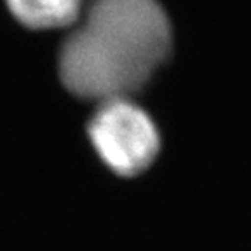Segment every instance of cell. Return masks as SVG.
Wrapping results in <instances>:
<instances>
[{"mask_svg": "<svg viewBox=\"0 0 251 251\" xmlns=\"http://www.w3.org/2000/svg\"><path fill=\"white\" fill-rule=\"evenodd\" d=\"M169 49L171 26L157 0H91L59 51V75L78 98L122 100L145 86Z\"/></svg>", "mask_w": 251, "mask_h": 251, "instance_id": "cell-1", "label": "cell"}, {"mask_svg": "<svg viewBox=\"0 0 251 251\" xmlns=\"http://www.w3.org/2000/svg\"><path fill=\"white\" fill-rule=\"evenodd\" d=\"M20 23L35 30L70 26L82 12L84 0H5Z\"/></svg>", "mask_w": 251, "mask_h": 251, "instance_id": "cell-3", "label": "cell"}, {"mask_svg": "<svg viewBox=\"0 0 251 251\" xmlns=\"http://www.w3.org/2000/svg\"><path fill=\"white\" fill-rule=\"evenodd\" d=\"M89 136L105 164L121 176L145 171L159 152L155 124L127 98L100 103L89 122Z\"/></svg>", "mask_w": 251, "mask_h": 251, "instance_id": "cell-2", "label": "cell"}]
</instances>
